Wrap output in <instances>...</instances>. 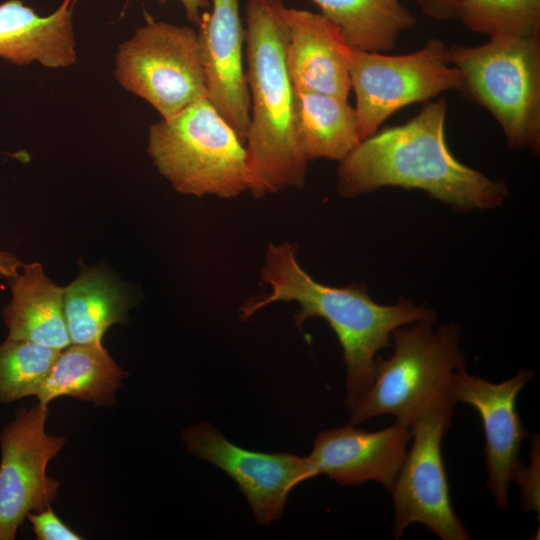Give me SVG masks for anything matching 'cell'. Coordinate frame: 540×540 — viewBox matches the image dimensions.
<instances>
[{"label": "cell", "mask_w": 540, "mask_h": 540, "mask_svg": "<svg viewBox=\"0 0 540 540\" xmlns=\"http://www.w3.org/2000/svg\"><path fill=\"white\" fill-rule=\"evenodd\" d=\"M114 77L162 118L207 98L197 31L148 18L119 45Z\"/></svg>", "instance_id": "obj_7"}, {"label": "cell", "mask_w": 540, "mask_h": 540, "mask_svg": "<svg viewBox=\"0 0 540 540\" xmlns=\"http://www.w3.org/2000/svg\"><path fill=\"white\" fill-rule=\"evenodd\" d=\"M147 152L179 193L234 198L250 191L245 143L207 98L152 124Z\"/></svg>", "instance_id": "obj_5"}, {"label": "cell", "mask_w": 540, "mask_h": 540, "mask_svg": "<svg viewBox=\"0 0 540 540\" xmlns=\"http://www.w3.org/2000/svg\"><path fill=\"white\" fill-rule=\"evenodd\" d=\"M533 371L520 369L500 383L457 371L451 383L454 404L465 403L480 415L485 435L487 486L495 504L505 509L510 483H518L524 475L520 463L523 439L528 436L516 409V399L533 377Z\"/></svg>", "instance_id": "obj_12"}, {"label": "cell", "mask_w": 540, "mask_h": 540, "mask_svg": "<svg viewBox=\"0 0 540 540\" xmlns=\"http://www.w3.org/2000/svg\"><path fill=\"white\" fill-rule=\"evenodd\" d=\"M181 436L190 453L219 467L236 482L262 524L278 520L290 491L313 478L307 457L245 449L208 422L187 427Z\"/></svg>", "instance_id": "obj_11"}, {"label": "cell", "mask_w": 540, "mask_h": 540, "mask_svg": "<svg viewBox=\"0 0 540 540\" xmlns=\"http://www.w3.org/2000/svg\"><path fill=\"white\" fill-rule=\"evenodd\" d=\"M38 540H80L82 537L67 526L48 507L39 512H31L26 517Z\"/></svg>", "instance_id": "obj_24"}, {"label": "cell", "mask_w": 540, "mask_h": 540, "mask_svg": "<svg viewBox=\"0 0 540 540\" xmlns=\"http://www.w3.org/2000/svg\"><path fill=\"white\" fill-rule=\"evenodd\" d=\"M48 409L39 402L18 410L0 433V540H13L28 513L50 507L60 482L47 465L65 444L46 432Z\"/></svg>", "instance_id": "obj_10"}, {"label": "cell", "mask_w": 540, "mask_h": 540, "mask_svg": "<svg viewBox=\"0 0 540 540\" xmlns=\"http://www.w3.org/2000/svg\"><path fill=\"white\" fill-rule=\"evenodd\" d=\"M282 0H248L245 56L250 121L245 138L255 197L303 187L307 163L298 139L295 89L286 65Z\"/></svg>", "instance_id": "obj_3"}, {"label": "cell", "mask_w": 540, "mask_h": 540, "mask_svg": "<svg viewBox=\"0 0 540 540\" xmlns=\"http://www.w3.org/2000/svg\"><path fill=\"white\" fill-rule=\"evenodd\" d=\"M23 263L14 254L0 251V279L9 281L19 274V269Z\"/></svg>", "instance_id": "obj_27"}, {"label": "cell", "mask_w": 540, "mask_h": 540, "mask_svg": "<svg viewBox=\"0 0 540 540\" xmlns=\"http://www.w3.org/2000/svg\"><path fill=\"white\" fill-rule=\"evenodd\" d=\"M131 306L124 287L107 270L80 272L64 287L63 309L71 344L102 343L109 327L122 323Z\"/></svg>", "instance_id": "obj_19"}, {"label": "cell", "mask_w": 540, "mask_h": 540, "mask_svg": "<svg viewBox=\"0 0 540 540\" xmlns=\"http://www.w3.org/2000/svg\"><path fill=\"white\" fill-rule=\"evenodd\" d=\"M454 406L425 412L412 426L411 446L389 490L394 504L393 535L401 538L421 523L442 540H468L470 534L452 508L441 443Z\"/></svg>", "instance_id": "obj_9"}, {"label": "cell", "mask_w": 540, "mask_h": 540, "mask_svg": "<svg viewBox=\"0 0 540 540\" xmlns=\"http://www.w3.org/2000/svg\"><path fill=\"white\" fill-rule=\"evenodd\" d=\"M294 89L297 134L306 160L344 159L361 142L355 108L348 99Z\"/></svg>", "instance_id": "obj_20"}, {"label": "cell", "mask_w": 540, "mask_h": 540, "mask_svg": "<svg viewBox=\"0 0 540 540\" xmlns=\"http://www.w3.org/2000/svg\"><path fill=\"white\" fill-rule=\"evenodd\" d=\"M447 59L462 76L460 92L490 112L509 146L539 155L540 34L453 45Z\"/></svg>", "instance_id": "obj_6"}, {"label": "cell", "mask_w": 540, "mask_h": 540, "mask_svg": "<svg viewBox=\"0 0 540 540\" xmlns=\"http://www.w3.org/2000/svg\"><path fill=\"white\" fill-rule=\"evenodd\" d=\"M422 12L427 16L447 21L458 18L459 9L463 0H415Z\"/></svg>", "instance_id": "obj_25"}, {"label": "cell", "mask_w": 540, "mask_h": 540, "mask_svg": "<svg viewBox=\"0 0 540 540\" xmlns=\"http://www.w3.org/2000/svg\"><path fill=\"white\" fill-rule=\"evenodd\" d=\"M197 27L207 99L245 143L250 95L243 64L240 0H211L210 10L202 13Z\"/></svg>", "instance_id": "obj_13"}, {"label": "cell", "mask_w": 540, "mask_h": 540, "mask_svg": "<svg viewBox=\"0 0 540 540\" xmlns=\"http://www.w3.org/2000/svg\"><path fill=\"white\" fill-rule=\"evenodd\" d=\"M447 103L429 101L407 122L362 140L337 168V191L356 197L382 187L426 191L460 211L502 205L509 190L504 182L458 161L445 140Z\"/></svg>", "instance_id": "obj_1"}, {"label": "cell", "mask_w": 540, "mask_h": 540, "mask_svg": "<svg viewBox=\"0 0 540 540\" xmlns=\"http://www.w3.org/2000/svg\"><path fill=\"white\" fill-rule=\"evenodd\" d=\"M269 293L241 307V318L274 302H296L297 326L309 318H322L333 329L346 364L345 405L351 410L372 384L377 353L390 345L395 329L412 323L435 321L434 310L401 299L382 305L371 299L367 287L353 284L332 287L315 281L299 264L296 246L288 242L269 244L261 270Z\"/></svg>", "instance_id": "obj_2"}, {"label": "cell", "mask_w": 540, "mask_h": 540, "mask_svg": "<svg viewBox=\"0 0 540 540\" xmlns=\"http://www.w3.org/2000/svg\"><path fill=\"white\" fill-rule=\"evenodd\" d=\"M287 25L286 65L296 89L348 99L353 48L340 29L320 13L280 4Z\"/></svg>", "instance_id": "obj_15"}, {"label": "cell", "mask_w": 540, "mask_h": 540, "mask_svg": "<svg viewBox=\"0 0 540 540\" xmlns=\"http://www.w3.org/2000/svg\"><path fill=\"white\" fill-rule=\"evenodd\" d=\"M60 350L6 338L0 344V404L35 396Z\"/></svg>", "instance_id": "obj_22"}, {"label": "cell", "mask_w": 540, "mask_h": 540, "mask_svg": "<svg viewBox=\"0 0 540 540\" xmlns=\"http://www.w3.org/2000/svg\"><path fill=\"white\" fill-rule=\"evenodd\" d=\"M412 437L398 421L378 431L353 424L323 431L307 456L313 477L325 474L341 485L377 481L390 490Z\"/></svg>", "instance_id": "obj_14"}, {"label": "cell", "mask_w": 540, "mask_h": 540, "mask_svg": "<svg viewBox=\"0 0 540 540\" xmlns=\"http://www.w3.org/2000/svg\"><path fill=\"white\" fill-rule=\"evenodd\" d=\"M0 57L16 65L38 62L47 68L75 64L73 0H63L46 16H41L22 0L2 2Z\"/></svg>", "instance_id": "obj_16"}, {"label": "cell", "mask_w": 540, "mask_h": 540, "mask_svg": "<svg viewBox=\"0 0 540 540\" xmlns=\"http://www.w3.org/2000/svg\"><path fill=\"white\" fill-rule=\"evenodd\" d=\"M169 0H161V2H166ZM178 1L186 14L188 20L198 26L201 20L202 13L208 10L211 6L210 0H176Z\"/></svg>", "instance_id": "obj_26"}, {"label": "cell", "mask_w": 540, "mask_h": 540, "mask_svg": "<svg viewBox=\"0 0 540 540\" xmlns=\"http://www.w3.org/2000/svg\"><path fill=\"white\" fill-rule=\"evenodd\" d=\"M125 377L102 343L70 344L60 350L35 396L46 406L58 397L69 396L110 407Z\"/></svg>", "instance_id": "obj_18"}, {"label": "cell", "mask_w": 540, "mask_h": 540, "mask_svg": "<svg viewBox=\"0 0 540 540\" xmlns=\"http://www.w3.org/2000/svg\"><path fill=\"white\" fill-rule=\"evenodd\" d=\"M458 18L472 32L496 35L540 34V0H463Z\"/></svg>", "instance_id": "obj_23"}, {"label": "cell", "mask_w": 540, "mask_h": 540, "mask_svg": "<svg viewBox=\"0 0 540 540\" xmlns=\"http://www.w3.org/2000/svg\"><path fill=\"white\" fill-rule=\"evenodd\" d=\"M10 287L11 301L3 309L7 338L56 350L71 344L63 309L64 287L47 277L39 262L23 264Z\"/></svg>", "instance_id": "obj_17"}, {"label": "cell", "mask_w": 540, "mask_h": 540, "mask_svg": "<svg viewBox=\"0 0 540 540\" xmlns=\"http://www.w3.org/2000/svg\"><path fill=\"white\" fill-rule=\"evenodd\" d=\"M447 48L439 38H430L419 50L404 55L353 48L350 82L361 141L396 111L443 92L460 91L462 76L448 62Z\"/></svg>", "instance_id": "obj_8"}, {"label": "cell", "mask_w": 540, "mask_h": 540, "mask_svg": "<svg viewBox=\"0 0 540 540\" xmlns=\"http://www.w3.org/2000/svg\"><path fill=\"white\" fill-rule=\"evenodd\" d=\"M320 14L335 24L358 50L386 52L416 24L400 0H312Z\"/></svg>", "instance_id": "obj_21"}, {"label": "cell", "mask_w": 540, "mask_h": 540, "mask_svg": "<svg viewBox=\"0 0 540 540\" xmlns=\"http://www.w3.org/2000/svg\"><path fill=\"white\" fill-rule=\"evenodd\" d=\"M433 322L418 321L393 331L394 352L387 359L377 356L372 384L350 410L351 424L392 415L411 428L428 410L455 406L452 379L466 368L460 328L444 325L434 330Z\"/></svg>", "instance_id": "obj_4"}]
</instances>
